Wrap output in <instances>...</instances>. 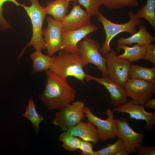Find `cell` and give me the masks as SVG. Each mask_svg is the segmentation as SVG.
Instances as JSON below:
<instances>
[{
  "instance_id": "1",
  "label": "cell",
  "mask_w": 155,
  "mask_h": 155,
  "mask_svg": "<svg viewBox=\"0 0 155 155\" xmlns=\"http://www.w3.org/2000/svg\"><path fill=\"white\" fill-rule=\"evenodd\" d=\"M44 90L39 99L49 111L59 109L73 101L76 92L66 79L61 78L48 70Z\"/></svg>"
},
{
  "instance_id": "2",
  "label": "cell",
  "mask_w": 155,
  "mask_h": 155,
  "mask_svg": "<svg viewBox=\"0 0 155 155\" xmlns=\"http://www.w3.org/2000/svg\"><path fill=\"white\" fill-rule=\"evenodd\" d=\"M53 60L49 69L51 72L64 79L72 76L83 82L86 73L83 68L86 65L78 52L73 53L63 50L52 56Z\"/></svg>"
},
{
  "instance_id": "3",
  "label": "cell",
  "mask_w": 155,
  "mask_h": 155,
  "mask_svg": "<svg viewBox=\"0 0 155 155\" xmlns=\"http://www.w3.org/2000/svg\"><path fill=\"white\" fill-rule=\"evenodd\" d=\"M127 13L130 17L129 21L121 24L112 22L100 12L96 15L97 20L102 23L106 33L105 42L99 51L103 55H106L112 50L110 43L112 39L117 34L125 32L132 35L137 32L135 27L142 24L141 18L131 11H129Z\"/></svg>"
},
{
  "instance_id": "4",
  "label": "cell",
  "mask_w": 155,
  "mask_h": 155,
  "mask_svg": "<svg viewBox=\"0 0 155 155\" xmlns=\"http://www.w3.org/2000/svg\"><path fill=\"white\" fill-rule=\"evenodd\" d=\"M31 3L30 6L24 4L22 6L30 18L32 27V38L28 44L24 48L18 56L19 60L28 46H32L36 51H41L46 49V47L42 34V26L46 14L44 7L39 3L38 0H28Z\"/></svg>"
},
{
  "instance_id": "5",
  "label": "cell",
  "mask_w": 155,
  "mask_h": 155,
  "mask_svg": "<svg viewBox=\"0 0 155 155\" xmlns=\"http://www.w3.org/2000/svg\"><path fill=\"white\" fill-rule=\"evenodd\" d=\"M101 45L86 36L77 44L78 52L86 65L89 63L96 66L103 77L108 78L106 66V59L100 54L99 49Z\"/></svg>"
},
{
  "instance_id": "6",
  "label": "cell",
  "mask_w": 155,
  "mask_h": 155,
  "mask_svg": "<svg viewBox=\"0 0 155 155\" xmlns=\"http://www.w3.org/2000/svg\"><path fill=\"white\" fill-rule=\"evenodd\" d=\"M84 103L77 100L59 109L55 114L53 123L59 126L64 131L76 125L83 119Z\"/></svg>"
},
{
  "instance_id": "7",
  "label": "cell",
  "mask_w": 155,
  "mask_h": 155,
  "mask_svg": "<svg viewBox=\"0 0 155 155\" xmlns=\"http://www.w3.org/2000/svg\"><path fill=\"white\" fill-rule=\"evenodd\" d=\"M117 56V52L113 50L105 55L106 68L108 78L124 88L129 79L131 62Z\"/></svg>"
},
{
  "instance_id": "8",
  "label": "cell",
  "mask_w": 155,
  "mask_h": 155,
  "mask_svg": "<svg viewBox=\"0 0 155 155\" xmlns=\"http://www.w3.org/2000/svg\"><path fill=\"white\" fill-rule=\"evenodd\" d=\"M83 110L88 121L96 127L100 139L102 142L117 137V128L113 111L107 109L106 113L107 119L102 120L93 114L90 108L84 106Z\"/></svg>"
},
{
  "instance_id": "9",
  "label": "cell",
  "mask_w": 155,
  "mask_h": 155,
  "mask_svg": "<svg viewBox=\"0 0 155 155\" xmlns=\"http://www.w3.org/2000/svg\"><path fill=\"white\" fill-rule=\"evenodd\" d=\"M124 88L133 102L141 106H143L155 92V84L135 79L129 78Z\"/></svg>"
},
{
  "instance_id": "10",
  "label": "cell",
  "mask_w": 155,
  "mask_h": 155,
  "mask_svg": "<svg viewBox=\"0 0 155 155\" xmlns=\"http://www.w3.org/2000/svg\"><path fill=\"white\" fill-rule=\"evenodd\" d=\"M117 128V137L122 139L128 153L136 152L142 145L145 135L134 131L129 125L127 119L115 118Z\"/></svg>"
},
{
  "instance_id": "11",
  "label": "cell",
  "mask_w": 155,
  "mask_h": 155,
  "mask_svg": "<svg viewBox=\"0 0 155 155\" xmlns=\"http://www.w3.org/2000/svg\"><path fill=\"white\" fill-rule=\"evenodd\" d=\"M48 26L42 30L48 55L53 56L56 52L62 49L61 40L62 24L60 22L55 20L51 16L47 17Z\"/></svg>"
},
{
  "instance_id": "12",
  "label": "cell",
  "mask_w": 155,
  "mask_h": 155,
  "mask_svg": "<svg viewBox=\"0 0 155 155\" xmlns=\"http://www.w3.org/2000/svg\"><path fill=\"white\" fill-rule=\"evenodd\" d=\"M91 16L80 5L74 3L71 11L60 21L62 32L75 30L90 24Z\"/></svg>"
},
{
  "instance_id": "13",
  "label": "cell",
  "mask_w": 155,
  "mask_h": 155,
  "mask_svg": "<svg viewBox=\"0 0 155 155\" xmlns=\"http://www.w3.org/2000/svg\"><path fill=\"white\" fill-rule=\"evenodd\" d=\"M113 110L119 113H127L129 114L130 119L145 121L146 122L145 128L149 131L154 129L155 125V113L146 112L143 106L134 104L131 100L123 104L115 107Z\"/></svg>"
},
{
  "instance_id": "14",
  "label": "cell",
  "mask_w": 155,
  "mask_h": 155,
  "mask_svg": "<svg viewBox=\"0 0 155 155\" xmlns=\"http://www.w3.org/2000/svg\"><path fill=\"white\" fill-rule=\"evenodd\" d=\"M85 79L88 82L93 80L104 86L110 94L113 106L117 107L127 101V96L124 88L115 83L109 78H98L86 74Z\"/></svg>"
},
{
  "instance_id": "15",
  "label": "cell",
  "mask_w": 155,
  "mask_h": 155,
  "mask_svg": "<svg viewBox=\"0 0 155 155\" xmlns=\"http://www.w3.org/2000/svg\"><path fill=\"white\" fill-rule=\"evenodd\" d=\"M98 29L94 24H91L75 30L62 32V50L71 53L78 52L77 46L79 42L87 35Z\"/></svg>"
},
{
  "instance_id": "16",
  "label": "cell",
  "mask_w": 155,
  "mask_h": 155,
  "mask_svg": "<svg viewBox=\"0 0 155 155\" xmlns=\"http://www.w3.org/2000/svg\"><path fill=\"white\" fill-rule=\"evenodd\" d=\"M67 131L74 136L80 137L83 140L92 142L93 144L97 143L100 140L97 129L88 121L84 122L81 121Z\"/></svg>"
},
{
  "instance_id": "17",
  "label": "cell",
  "mask_w": 155,
  "mask_h": 155,
  "mask_svg": "<svg viewBox=\"0 0 155 155\" xmlns=\"http://www.w3.org/2000/svg\"><path fill=\"white\" fill-rule=\"evenodd\" d=\"M155 41V36L150 34L144 25L139 27V30L132 35L130 37L125 38L120 37L117 40V43L119 45H131L132 44L137 43L142 46L148 45Z\"/></svg>"
},
{
  "instance_id": "18",
  "label": "cell",
  "mask_w": 155,
  "mask_h": 155,
  "mask_svg": "<svg viewBox=\"0 0 155 155\" xmlns=\"http://www.w3.org/2000/svg\"><path fill=\"white\" fill-rule=\"evenodd\" d=\"M148 45L142 46L137 44L132 47L126 45L118 44L116 47V50L120 52L121 49L124 51L122 54L117 55L118 58L127 60L131 62L136 61L144 58L146 52Z\"/></svg>"
},
{
  "instance_id": "19",
  "label": "cell",
  "mask_w": 155,
  "mask_h": 155,
  "mask_svg": "<svg viewBox=\"0 0 155 155\" xmlns=\"http://www.w3.org/2000/svg\"><path fill=\"white\" fill-rule=\"evenodd\" d=\"M69 4L67 0H55L48 2L44 9L46 15H51L55 20L60 22L66 15Z\"/></svg>"
},
{
  "instance_id": "20",
  "label": "cell",
  "mask_w": 155,
  "mask_h": 155,
  "mask_svg": "<svg viewBox=\"0 0 155 155\" xmlns=\"http://www.w3.org/2000/svg\"><path fill=\"white\" fill-rule=\"evenodd\" d=\"M30 57L33 63L32 74L49 70L53 60L52 57L44 55L41 51H35L30 55Z\"/></svg>"
},
{
  "instance_id": "21",
  "label": "cell",
  "mask_w": 155,
  "mask_h": 155,
  "mask_svg": "<svg viewBox=\"0 0 155 155\" xmlns=\"http://www.w3.org/2000/svg\"><path fill=\"white\" fill-rule=\"evenodd\" d=\"M129 78L145 80L155 84V66L150 68L137 65H131Z\"/></svg>"
},
{
  "instance_id": "22",
  "label": "cell",
  "mask_w": 155,
  "mask_h": 155,
  "mask_svg": "<svg viewBox=\"0 0 155 155\" xmlns=\"http://www.w3.org/2000/svg\"><path fill=\"white\" fill-rule=\"evenodd\" d=\"M136 16L147 20L155 30V0H147L137 11Z\"/></svg>"
},
{
  "instance_id": "23",
  "label": "cell",
  "mask_w": 155,
  "mask_h": 155,
  "mask_svg": "<svg viewBox=\"0 0 155 155\" xmlns=\"http://www.w3.org/2000/svg\"><path fill=\"white\" fill-rule=\"evenodd\" d=\"M26 112L22 114L24 117L27 118L32 123L34 129L36 132H39V124L44 120L43 116L38 113L36 110V104L32 98L29 100V104L25 107Z\"/></svg>"
},
{
  "instance_id": "24",
  "label": "cell",
  "mask_w": 155,
  "mask_h": 155,
  "mask_svg": "<svg viewBox=\"0 0 155 155\" xmlns=\"http://www.w3.org/2000/svg\"><path fill=\"white\" fill-rule=\"evenodd\" d=\"M62 142V146L67 150L74 152L80 149L81 139L74 136L67 131H64L59 137Z\"/></svg>"
},
{
  "instance_id": "25",
  "label": "cell",
  "mask_w": 155,
  "mask_h": 155,
  "mask_svg": "<svg viewBox=\"0 0 155 155\" xmlns=\"http://www.w3.org/2000/svg\"><path fill=\"white\" fill-rule=\"evenodd\" d=\"M125 148L123 141L121 138H118L114 144H108L101 150L94 151V155H114L119 150Z\"/></svg>"
},
{
  "instance_id": "26",
  "label": "cell",
  "mask_w": 155,
  "mask_h": 155,
  "mask_svg": "<svg viewBox=\"0 0 155 155\" xmlns=\"http://www.w3.org/2000/svg\"><path fill=\"white\" fill-rule=\"evenodd\" d=\"M139 4L137 0H104L103 3L107 8L115 10L127 7H136Z\"/></svg>"
},
{
  "instance_id": "27",
  "label": "cell",
  "mask_w": 155,
  "mask_h": 155,
  "mask_svg": "<svg viewBox=\"0 0 155 155\" xmlns=\"http://www.w3.org/2000/svg\"><path fill=\"white\" fill-rule=\"evenodd\" d=\"M91 16L96 15L99 12L100 6L103 5L104 0H77Z\"/></svg>"
},
{
  "instance_id": "28",
  "label": "cell",
  "mask_w": 155,
  "mask_h": 155,
  "mask_svg": "<svg viewBox=\"0 0 155 155\" xmlns=\"http://www.w3.org/2000/svg\"><path fill=\"white\" fill-rule=\"evenodd\" d=\"M9 1L13 3L18 7V6H22L24 4H21L18 2L16 0H0V31L6 30L12 27L10 24L4 18L3 15V5L5 2Z\"/></svg>"
},
{
  "instance_id": "29",
  "label": "cell",
  "mask_w": 155,
  "mask_h": 155,
  "mask_svg": "<svg viewBox=\"0 0 155 155\" xmlns=\"http://www.w3.org/2000/svg\"><path fill=\"white\" fill-rule=\"evenodd\" d=\"M93 144L89 141L81 140L80 149L82 151L81 154L84 155H94L92 149Z\"/></svg>"
},
{
  "instance_id": "30",
  "label": "cell",
  "mask_w": 155,
  "mask_h": 155,
  "mask_svg": "<svg viewBox=\"0 0 155 155\" xmlns=\"http://www.w3.org/2000/svg\"><path fill=\"white\" fill-rule=\"evenodd\" d=\"M143 59L150 62L155 66V45L152 43L148 45Z\"/></svg>"
},
{
  "instance_id": "31",
  "label": "cell",
  "mask_w": 155,
  "mask_h": 155,
  "mask_svg": "<svg viewBox=\"0 0 155 155\" xmlns=\"http://www.w3.org/2000/svg\"><path fill=\"white\" fill-rule=\"evenodd\" d=\"M136 152L137 155H155V146L148 147L142 145Z\"/></svg>"
},
{
  "instance_id": "32",
  "label": "cell",
  "mask_w": 155,
  "mask_h": 155,
  "mask_svg": "<svg viewBox=\"0 0 155 155\" xmlns=\"http://www.w3.org/2000/svg\"><path fill=\"white\" fill-rule=\"evenodd\" d=\"M144 106L147 108L155 110V99H150L144 104Z\"/></svg>"
},
{
  "instance_id": "33",
  "label": "cell",
  "mask_w": 155,
  "mask_h": 155,
  "mask_svg": "<svg viewBox=\"0 0 155 155\" xmlns=\"http://www.w3.org/2000/svg\"><path fill=\"white\" fill-rule=\"evenodd\" d=\"M129 154L127 149L125 148L121 149L117 152L114 155H128Z\"/></svg>"
},
{
  "instance_id": "34",
  "label": "cell",
  "mask_w": 155,
  "mask_h": 155,
  "mask_svg": "<svg viewBox=\"0 0 155 155\" xmlns=\"http://www.w3.org/2000/svg\"><path fill=\"white\" fill-rule=\"evenodd\" d=\"M68 1H73L74 3H75L76 2L77 0H67Z\"/></svg>"
}]
</instances>
